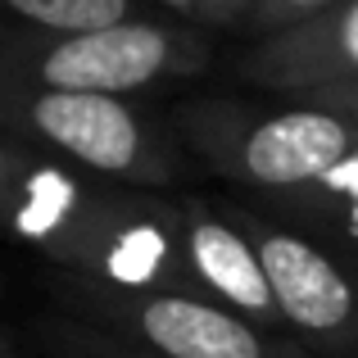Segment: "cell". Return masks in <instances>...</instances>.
Listing matches in <instances>:
<instances>
[{"label": "cell", "instance_id": "cell-1", "mask_svg": "<svg viewBox=\"0 0 358 358\" xmlns=\"http://www.w3.org/2000/svg\"><path fill=\"white\" fill-rule=\"evenodd\" d=\"M0 186L9 231L41 254L50 272L118 290L204 295L191 272L177 195L105 182L14 136H0Z\"/></svg>", "mask_w": 358, "mask_h": 358}, {"label": "cell", "instance_id": "cell-7", "mask_svg": "<svg viewBox=\"0 0 358 358\" xmlns=\"http://www.w3.org/2000/svg\"><path fill=\"white\" fill-rule=\"evenodd\" d=\"M236 78L286 100L358 87V0H341L290 32L259 36L236 59Z\"/></svg>", "mask_w": 358, "mask_h": 358}, {"label": "cell", "instance_id": "cell-15", "mask_svg": "<svg viewBox=\"0 0 358 358\" xmlns=\"http://www.w3.org/2000/svg\"><path fill=\"white\" fill-rule=\"evenodd\" d=\"M155 9H164L173 23H195V14H200V0H150Z\"/></svg>", "mask_w": 358, "mask_h": 358}, {"label": "cell", "instance_id": "cell-4", "mask_svg": "<svg viewBox=\"0 0 358 358\" xmlns=\"http://www.w3.org/2000/svg\"><path fill=\"white\" fill-rule=\"evenodd\" d=\"M209 64V36L173 18H141V23L82 36H50L14 23L5 36V55H0V82L136 100L141 91L200 78Z\"/></svg>", "mask_w": 358, "mask_h": 358}, {"label": "cell", "instance_id": "cell-13", "mask_svg": "<svg viewBox=\"0 0 358 358\" xmlns=\"http://www.w3.org/2000/svg\"><path fill=\"white\" fill-rule=\"evenodd\" d=\"M254 5H259V0H200L195 23H204V27H245L254 18Z\"/></svg>", "mask_w": 358, "mask_h": 358}, {"label": "cell", "instance_id": "cell-8", "mask_svg": "<svg viewBox=\"0 0 358 358\" xmlns=\"http://www.w3.org/2000/svg\"><path fill=\"white\" fill-rule=\"evenodd\" d=\"M177 204H182V218H186V254H191V272L200 281V290L209 299H218L222 308L241 313L245 322L263 327L272 336H286V317L277 308V295H272V281L263 272L259 250L227 218L218 195L186 191L177 195Z\"/></svg>", "mask_w": 358, "mask_h": 358}, {"label": "cell", "instance_id": "cell-2", "mask_svg": "<svg viewBox=\"0 0 358 358\" xmlns=\"http://www.w3.org/2000/svg\"><path fill=\"white\" fill-rule=\"evenodd\" d=\"M173 127L186 155L241 195H254V209L263 213H281L304 200L358 150L354 122L308 100L259 105L236 96H200L173 109Z\"/></svg>", "mask_w": 358, "mask_h": 358}, {"label": "cell", "instance_id": "cell-10", "mask_svg": "<svg viewBox=\"0 0 358 358\" xmlns=\"http://www.w3.org/2000/svg\"><path fill=\"white\" fill-rule=\"evenodd\" d=\"M5 9L18 27L50 32V36H82V32H105V27L155 18L145 0H5Z\"/></svg>", "mask_w": 358, "mask_h": 358}, {"label": "cell", "instance_id": "cell-12", "mask_svg": "<svg viewBox=\"0 0 358 358\" xmlns=\"http://www.w3.org/2000/svg\"><path fill=\"white\" fill-rule=\"evenodd\" d=\"M341 0H259L254 5V18L245 27L254 32V41L259 36H277V32H290V27L308 23V18L327 14V9H336Z\"/></svg>", "mask_w": 358, "mask_h": 358}, {"label": "cell", "instance_id": "cell-14", "mask_svg": "<svg viewBox=\"0 0 358 358\" xmlns=\"http://www.w3.org/2000/svg\"><path fill=\"white\" fill-rule=\"evenodd\" d=\"M299 100H308V105H322V109H331V114L350 118L354 127H358V87H345V91H313V96H299Z\"/></svg>", "mask_w": 358, "mask_h": 358}, {"label": "cell", "instance_id": "cell-6", "mask_svg": "<svg viewBox=\"0 0 358 358\" xmlns=\"http://www.w3.org/2000/svg\"><path fill=\"white\" fill-rule=\"evenodd\" d=\"M218 204L259 250L290 341L313 358H358V263L250 200L218 195Z\"/></svg>", "mask_w": 358, "mask_h": 358}, {"label": "cell", "instance_id": "cell-5", "mask_svg": "<svg viewBox=\"0 0 358 358\" xmlns=\"http://www.w3.org/2000/svg\"><path fill=\"white\" fill-rule=\"evenodd\" d=\"M55 308L91 327L127 336L159 358H313L286 336L245 322L218 299L182 290H118L87 277L50 272L45 277Z\"/></svg>", "mask_w": 358, "mask_h": 358}, {"label": "cell", "instance_id": "cell-16", "mask_svg": "<svg viewBox=\"0 0 358 358\" xmlns=\"http://www.w3.org/2000/svg\"><path fill=\"white\" fill-rule=\"evenodd\" d=\"M0 358H27V350H23V336H18V331H5V345H0Z\"/></svg>", "mask_w": 358, "mask_h": 358}, {"label": "cell", "instance_id": "cell-3", "mask_svg": "<svg viewBox=\"0 0 358 358\" xmlns=\"http://www.w3.org/2000/svg\"><path fill=\"white\" fill-rule=\"evenodd\" d=\"M0 127L5 136L45 150L82 173L122 186H145V191L177 186L191 164L173 127V109H155L127 96L0 82Z\"/></svg>", "mask_w": 358, "mask_h": 358}, {"label": "cell", "instance_id": "cell-11", "mask_svg": "<svg viewBox=\"0 0 358 358\" xmlns=\"http://www.w3.org/2000/svg\"><path fill=\"white\" fill-rule=\"evenodd\" d=\"M32 358H159L141 345H131L127 336L91 327L82 317H69L55 308L50 317L32 327Z\"/></svg>", "mask_w": 358, "mask_h": 358}, {"label": "cell", "instance_id": "cell-9", "mask_svg": "<svg viewBox=\"0 0 358 358\" xmlns=\"http://www.w3.org/2000/svg\"><path fill=\"white\" fill-rule=\"evenodd\" d=\"M272 218L308 231L313 241L331 245L336 254L358 263V150L336 173H327L304 200H295L290 209L272 213Z\"/></svg>", "mask_w": 358, "mask_h": 358}]
</instances>
